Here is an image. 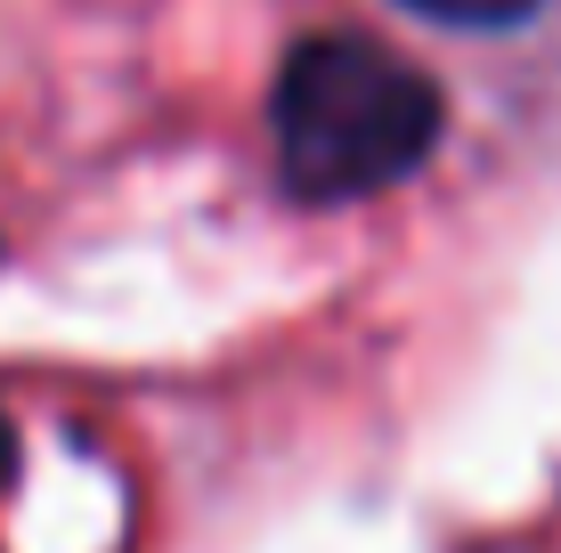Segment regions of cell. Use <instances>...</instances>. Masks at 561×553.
<instances>
[{
  "instance_id": "obj_3",
  "label": "cell",
  "mask_w": 561,
  "mask_h": 553,
  "mask_svg": "<svg viewBox=\"0 0 561 553\" xmlns=\"http://www.w3.org/2000/svg\"><path fill=\"white\" fill-rule=\"evenodd\" d=\"M16 472V440H9V424H0V481Z\"/></svg>"
},
{
  "instance_id": "obj_2",
  "label": "cell",
  "mask_w": 561,
  "mask_h": 553,
  "mask_svg": "<svg viewBox=\"0 0 561 553\" xmlns=\"http://www.w3.org/2000/svg\"><path fill=\"white\" fill-rule=\"evenodd\" d=\"M399 9L432 16V25H456V33H513V25H529L546 0H399Z\"/></svg>"
},
{
  "instance_id": "obj_1",
  "label": "cell",
  "mask_w": 561,
  "mask_h": 553,
  "mask_svg": "<svg viewBox=\"0 0 561 553\" xmlns=\"http://www.w3.org/2000/svg\"><path fill=\"white\" fill-rule=\"evenodd\" d=\"M448 99L423 66L366 33H309L277 66L268 139L301 204H358L432 163Z\"/></svg>"
}]
</instances>
